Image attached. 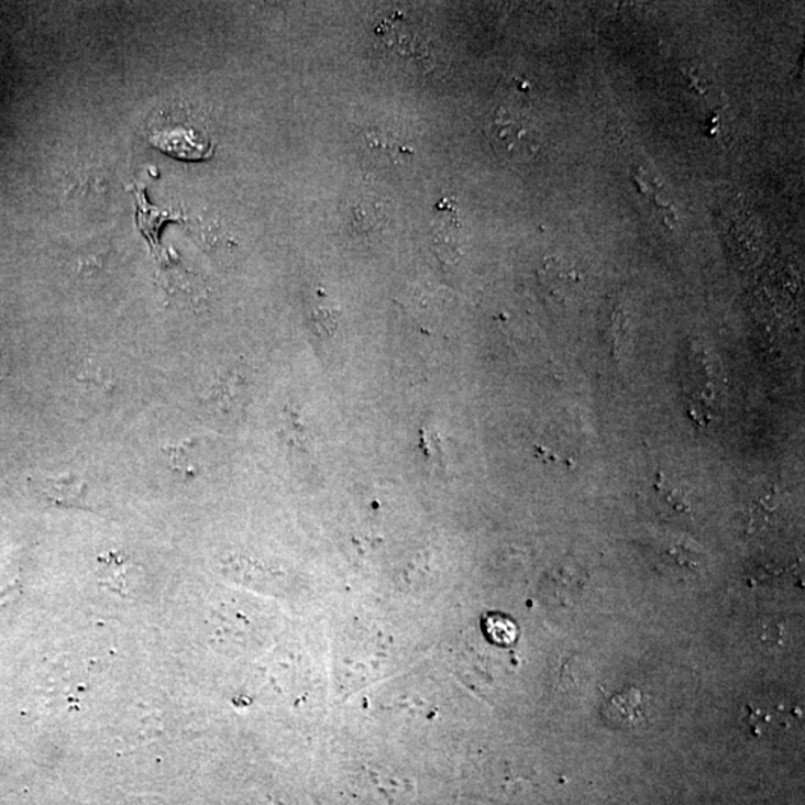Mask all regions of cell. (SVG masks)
<instances>
[{
  "mask_svg": "<svg viewBox=\"0 0 805 805\" xmlns=\"http://www.w3.org/2000/svg\"><path fill=\"white\" fill-rule=\"evenodd\" d=\"M148 140L163 153L179 161H207L213 154L211 137L192 124L161 123L155 125Z\"/></svg>",
  "mask_w": 805,
  "mask_h": 805,
  "instance_id": "obj_1",
  "label": "cell"
},
{
  "mask_svg": "<svg viewBox=\"0 0 805 805\" xmlns=\"http://www.w3.org/2000/svg\"><path fill=\"white\" fill-rule=\"evenodd\" d=\"M246 400H249V388L245 379L238 373H225L217 377L200 402L213 421L232 423L241 419L245 412Z\"/></svg>",
  "mask_w": 805,
  "mask_h": 805,
  "instance_id": "obj_2",
  "label": "cell"
},
{
  "mask_svg": "<svg viewBox=\"0 0 805 805\" xmlns=\"http://www.w3.org/2000/svg\"><path fill=\"white\" fill-rule=\"evenodd\" d=\"M651 716V698L639 687L627 686L611 695L603 707V718L622 731L643 729Z\"/></svg>",
  "mask_w": 805,
  "mask_h": 805,
  "instance_id": "obj_3",
  "label": "cell"
},
{
  "mask_svg": "<svg viewBox=\"0 0 805 805\" xmlns=\"http://www.w3.org/2000/svg\"><path fill=\"white\" fill-rule=\"evenodd\" d=\"M41 496L57 507H86L88 485L75 473L40 476L35 482Z\"/></svg>",
  "mask_w": 805,
  "mask_h": 805,
  "instance_id": "obj_4",
  "label": "cell"
},
{
  "mask_svg": "<svg viewBox=\"0 0 805 805\" xmlns=\"http://www.w3.org/2000/svg\"><path fill=\"white\" fill-rule=\"evenodd\" d=\"M133 196L134 201H136L137 209V228H140L141 233L148 239L151 251H153L154 257L158 260L161 258L162 251L161 229L163 225L167 224V222L175 220V217L172 216V213L158 211L157 208L153 207L148 199H146L145 188L134 187Z\"/></svg>",
  "mask_w": 805,
  "mask_h": 805,
  "instance_id": "obj_5",
  "label": "cell"
},
{
  "mask_svg": "<svg viewBox=\"0 0 805 805\" xmlns=\"http://www.w3.org/2000/svg\"><path fill=\"white\" fill-rule=\"evenodd\" d=\"M498 125H500V128H497L498 137H496L498 146H503L509 153H511V148H517V146L518 151L527 150L532 140L527 123L509 119L498 121Z\"/></svg>",
  "mask_w": 805,
  "mask_h": 805,
  "instance_id": "obj_6",
  "label": "cell"
}]
</instances>
